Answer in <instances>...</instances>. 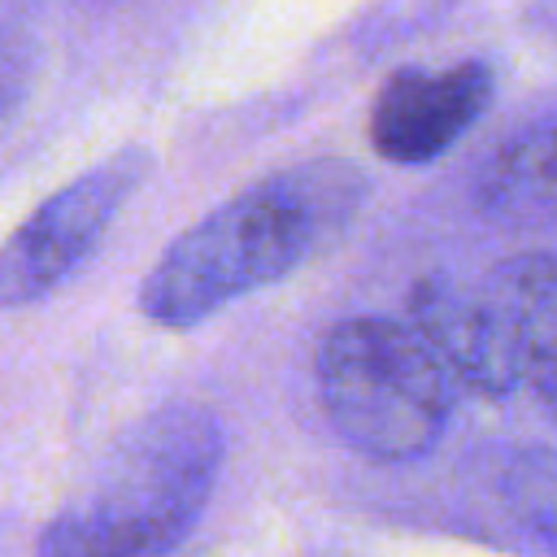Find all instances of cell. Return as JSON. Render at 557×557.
Listing matches in <instances>:
<instances>
[{
	"label": "cell",
	"mask_w": 557,
	"mask_h": 557,
	"mask_svg": "<svg viewBox=\"0 0 557 557\" xmlns=\"http://www.w3.org/2000/svg\"><path fill=\"white\" fill-rule=\"evenodd\" d=\"M496 70L457 61L448 70H396L370 104V148L392 165H426L444 157L492 104Z\"/></svg>",
	"instance_id": "cell-6"
},
{
	"label": "cell",
	"mask_w": 557,
	"mask_h": 557,
	"mask_svg": "<svg viewBox=\"0 0 557 557\" xmlns=\"http://www.w3.org/2000/svg\"><path fill=\"white\" fill-rule=\"evenodd\" d=\"M152 165L157 161L144 144H126L52 191L0 244V309H22L52 296L96 252L113 218L148 183Z\"/></svg>",
	"instance_id": "cell-5"
},
{
	"label": "cell",
	"mask_w": 557,
	"mask_h": 557,
	"mask_svg": "<svg viewBox=\"0 0 557 557\" xmlns=\"http://www.w3.org/2000/svg\"><path fill=\"white\" fill-rule=\"evenodd\" d=\"M474 209L505 231H557V117L518 131L487 157Z\"/></svg>",
	"instance_id": "cell-7"
},
{
	"label": "cell",
	"mask_w": 557,
	"mask_h": 557,
	"mask_svg": "<svg viewBox=\"0 0 557 557\" xmlns=\"http://www.w3.org/2000/svg\"><path fill=\"white\" fill-rule=\"evenodd\" d=\"M313 387L331 431L370 461H418L453 418L457 383L413 322L344 318L313 348Z\"/></svg>",
	"instance_id": "cell-3"
},
{
	"label": "cell",
	"mask_w": 557,
	"mask_h": 557,
	"mask_svg": "<svg viewBox=\"0 0 557 557\" xmlns=\"http://www.w3.org/2000/svg\"><path fill=\"white\" fill-rule=\"evenodd\" d=\"M26 96V61L0 30V117H9Z\"/></svg>",
	"instance_id": "cell-8"
},
{
	"label": "cell",
	"mask_w": 557,
	"mask_h": 557,
	"mask_svg": "<svg viewBox=\"0 0 557 557\" xmlns=\"http://www.w3.org/2000/svg\"><path fill=\"white\" fill-rule=\"evenodd\" d=\"M366 191V174L335 157L248 183L157 257L139 283L144 318L165 331H187L222 305L287 278L344 235Z\"/></svg>",
	"instance_id": "cell-1"
},
{
	"label": "cell",
	"mask_w": 557,
	"mask_h": 557,
	"mask_svg": "<svg viewBox=\"0 0 557 557\" xmlns=\"http://www.w3.org/2000/svg\"><path fill=\"white\" fill-rule=\"evenodd\" d=\"M531 383H535L540 400L548 405V413L557 418V331H553V339L544 344V352H540V361H535V374H531Z\"/></svg>",
	"instance_id": "cell-9"
},
{
	"label": "cell",
	"mask_w": 557,
	"mask_h": 557,
	"mask_svg": "<svg viewBox=\"0 0 557 557\" xmlns=\"http://www.w3.org/2000/svg\"><path fill=\"white\" fill-rule=\"evenodd\" d=\"M226 435L200 405H165L135 422L96 479L44 527L52 557H157L178 548L222 474Z\"/></svg>",
	"instance_id": "cell-2"
},
{
	"label": "cell",
	"mask_w": 557,
	"mask_h": 557,
	"mask_svg": "<svg viewBox=\"0 0 557 557\" xmlns=\"http://www.w3.org/2000/svg\"><path fill=\"white\" fill-rule=\"evenodd\" d=\"M409 313L461 392L500 400L531 383L557 331V252H513L474 274H431L413 287Z\"/></svg>",
	"instance_id": "cell-4"
}]
</instances>
